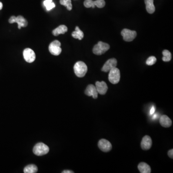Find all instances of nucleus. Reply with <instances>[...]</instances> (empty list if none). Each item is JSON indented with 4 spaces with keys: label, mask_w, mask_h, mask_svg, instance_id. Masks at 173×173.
<instances>
[{
    "label": "nucleus",
    "mask_w": 173,
    "mask_h": 173,
    "mask_svg": "<svg viewBox=\"0 0 173 173\" xmlns=\"http://www.w3.org/2000/svg\"><path fill=\"white\" fill-rule=\"evenodd\" d=\"M74 72L78 77H83L88 71V68L85 63L82 61L77 62L74 67Z\"/></svg>",
    "instance_id": "f257e3e1"
},
{
    "label": "nucleus",
    "mask_w": 173,
    "mask_h": 173,
    "mask_svg": "<svg viewBox=\"0 0 173 173\" xmlns=\"http://www.w3.org/2000/svg\"><path fill=\"white\" fill-rule=\"evenodd\" d=\"M49 151V147L43 143H38L36 144L33 149V153L37 156H44L47 154Z\"/></svg>",
    "instance_id": "f03ea898"
},
{
    "label": "nucleus",
    "mask_w": 173,
    "mask_h": 173,
    "mask_svg": "<svg viewBox=\"0 0 173 173\" xmlns=\"http://www.w3.org/2000/svg\"><path fill=\"white\" fill-rule=\"evenodd\" d=\"M110 49V45L106 43L102 42H98L93 48V52L95 55H101Z\"/></svg>",
    "instance_id": "7ed1b4c3"
},
{
    "label": "nucleus",
    "mask_w": 173,
    "mask_h": 173,
    "mask_svg": "<svg viewBox=\"0 0 173 173\" xmlns=\"http://www.w3.org/2000/svg\"><path fill=\"white\" fill-rule=\"evenodd\" d=\"M108 79L111 83L113 84H118L120 80V70L118 68H114L109 71Z\"/></svg>",
    "instance_id": "20e7f679"
},
{
    "label": "nucleus",
    "mask_w": 173,
    "mask_h": 173,
    "mask_svg": "<svg viewBox=\"0 0 173 173\" xmlns=\"http://www.w3.org/2000/svg\"><path fill=\"white\" fill-rule=\"evenodd\" d=\"M60 42L59 40H54L50 43L49 46V50L50 53L53 55L58 56L62 52L61 48Z\"/></svg>",
    "instance_id": "39448f33"
},
{
    "label": "nucleus",
    "mask_w": 173,
    "mask_h": 173,
    "mask_svg": "<svg viewBox=\"0 0 173 173\" xmlns=\"http://www.w3.org/2000/svg\"><path fill=\"white\" fill-rule=\"evenodd\" d=\"M121 35L123 37L124 41L131 42L136 37L137 32L128 29H124L121 31Z\"/></svg>",
    "instance_id": "423d86ee"
},
{
    "label": "nucleus",
    "mask_w": 173,
    "mask_h": 173,
    "mask_svg": "<svg viewBox=\"0 0 173 173\" xmlns=\"http://www.w3.org/2000/svg\"><path fill=\"white\" fill-rule=\"evenodd\" d=\"M23 57L27 62L31 63L35 60V53L32 49L26 48L23 51Z\"/></svg>",
    "instance_id": "0eeeda50"
},
{
    "label": "nucleus",
    "mask_w": 173,
    "mask_h": 173,
    "mask_svg": "<svg viewBox=\"0 0 173 173\" xmlns=\"http://www.w3.org/2000/svg\"><path fill=\"white\" fill-rule=\"evenodd\" d=\"M98 146L101 151L103 152H109L112 148V145L110 141L105 139H101L99 141Z\"/></svg>",
    "instance_id": "6e6552de"
},
{
    "label": "nucleus",
    "mask_w": 173,
    "mask_h": 173,
    "mask_svg": "<svg viewBox=\"0 0 173 173\" xmlns=\"http://www.w3.org/2000/svg\"><path fill=\"white\" fill-rule=\"evenodd\" d=\"M118 62L115 58H112L107 61L102 67V70L104 72H108L112 69L115 68L117 65Z\"/></svg>",
    "instance_id": "1a4fd4ad"
},
{
    "label": "nucleus",
    "mask_w": 173,
    "mask_h": 173,
    "mask_svg": "<svg viewBox=\"0 0 173 173\" xmlns=\"http://www.w3.org/2000/svg\"><path fill=\"white\" fill-rule=\"evenodd\" d=\"M85 93L87 96H93V98L94 99L97 98L98 95V93L96 86L93 84L89 85L88 86L85 91Z\"/></svg>",
    "instance_id": "9d476101"
},
{
    "label": "nucleus",
    "mask_w": 173,
    "mask_h": 173,
    "mask_svg": "<svg viewBox=\"0 0 173 173\" xmlns=\"http://www.w3.org/2000/svg\"><path fill=\"white\" fill-rule=\"evenodd\" d=\"M95 86L98 93L101 95H104L108 90V86L104 81H97L95 83Z\"/></svg>",
    "instance_id": "9b49d317"
},
{
    "label": "nucleus",
    "mask_w": 173,
    "mask_h": 173,
    "mask_svg": "<svg viewBox=\"0 0 173 173\" xmlns=\"http://www.w3.org/2000/svg\"><path fill=\"white\" fill-rule=\"evenodd\" d=\"M152 139L149 136H145L142 139L141 142V148L143 150H148L151 148L152 146Z\"/></svg>",
    "instance_id": "f8f14e48"
},
{
    "label": "nucleus",
    "mask_w": 173,
    "mask_h": 173,
    "mask_svg": "<svg viewBox=\"0 0 173 173\" xmlns=\"http://www.w3.org/2000/svg\"><path fill=\"white\" fill-rule=\"evenodd\" d=\"M160 123L164 127H169L172 124V122L168 116L163 115L160 118Z\"/></svg>",
    "instance_id": "ddd939ff"
},
{
    "label": "nucleus",
    "mask_w": 173,
    "mask_h": 173,
    "mask_svg": "<svg viewBox=\"0 0 173 173\" xmlns=\"http://www.w3.org/2000/svg\"><path fill=\"white\" fill-rule=\"evenodd\" d=\"M68 29L65 25H60L52 31V33L55 36H57L60 34H64L68 31Z\"/></svg>",
    "instance_id": "4468645a"
},
{
    "label": "nucleus",
    "mask_w": 173,
    "mask_h": 173,
    "mask_svg": "<svg viewBox=\"0 0 173 173\" xmlns=\"http://www.w3.org/2000/svg\"><path fill=\"white\" fill-rule=\"evenodd\" d=\"M138 169L141 173H151V168L149 165L145 162H140L138 165Z\"/></svg>",
    "instance_id": "2eb2a0df"
},
{
    "label": "nucleus",
    "mask_w": 173,
    "mask_h": 173,
    "mask_svg": "<svg viewBox=\"0 0 173 173\" xmlns=\"http://www.w3.org/2000/svg\"><path fill=\"white\" fill-rule=\"evenodd\" d=\"M18 24V29H21L22 27H26L28 24L27 20L21 16H18L16 19V22Z\"/></svg>",
    "instance_id": "dca6fc26"
},
{
    "label": "nucleus",
    "mask_w": 173,
    "mask_h": 173,
    "mask_svg": "<svg viewBox=\"0 0 173 173\" xmlns=\"http://www.w3.org/2000/svg\"><path fill=\"white\" fill-rule=\"evenodd\" d=\"M146 4V10L149 14H153L155 12L156 8L153 4V0H144Z\"/></svg>",
    "instance_id": "f3484780"
},
{
    "label": "nucleus",
    "mask_w": 173,
    "mask_h": 173,
    "mask_svg": "<svg viewBox=\"0 0 173 173\" xmlns=\"http://www.w3.org/2000/svg\"><path fill=\"white\" fill-rule=\"evenodd\" d=\"M72 36L73 38L79 40H81L84 37V33L78 27H76L75 31H73L72 33Z\"/></svg>",
    "instance_id": "a211bd4d"
},
{
    "label": "nucleus",
    "mask_w": 173,
    "mask_h": 173,
    "mask_svg": "<svg viewBox=\"0 0 173 173\" xmlns=\"http://www.w3.org/2000/svg\"><path fill=\"white\" fill-rule=\"evenodd\" d=\"M38 171V167L34 165H28L24 168L25 173H35Z\"/></svg>",
    "instance_id": "6ab92c4d"
},
{
    "label": "nucleus",
    "mask_w": 173,
    "mask_h": 173,
    "mask_svg": "<svg viewBox=\"0 0 173 173\" xmlns=\"http://www.w3.org/2000/svg\"><path fill=\"white\" fill-rule=\"evenodd\" d=\"M162 55H163V57H162V59L164 62H169L171 60V58H172L171 53L168 50H165L163 51Z\"/></svg>",
    "instance_id": "aec40b11"
},
{
    "label": "nucleus",
    "mask_w": 173,
    "mask_h": 173,
    "mask_svg": "<svg viewBox=\"0 0 173 173\" xmlns=\"http://www.w3.org/2000/svg\"><path fill=\"white\" fill-rule=\"evenodd\" d=\"M61 5L67 7V9L70 11L72 9V5L71 3V0H60Z\"/></svg>",
    "instance_id": "412c9836"
},
{
    "label": "nucleus",
    "mask_w": 173,
    "mask_h": 173,
    "mask_svg": "<svg viewBox=\"0 0 173 173\" xmlns=\"http://www.w3.org/2000/svg\"><path fill=\"white\" fill-rule=\"evenodd\" d=\"M84 5L86 8H90L92 7L93 8H94L95 7L94 5V1L93 0H85L84 2Z\"/></svg>",
    "instance_id": "4be33fe9"
},
{
    "label": "nucleus",
    "mask_w": 173,
    "mask_h": 173,
    "mask_svg": "<svg viewBox=\"0 0 173 173\" xmlns=\"http://www.w3.org/2000/svg\"><path fill=\"white\" fill-rule=\"evenodd\" d=\"M156 58L153 56H150L147 59L146 61V64L148 65H152L156 62Z\"/></svg>",
    "instance_id": "5701e85b"
},
{
    "label": "nucleus",
    "mask_w": 173,
    "mask_h": 173,
    "mask_svg": "<svg viewBox=\"0 0 173 173\" xmlns=\"http://www.w3.org/2000/svg\"><path fill=\"white\" fill-rule=\"evenodd\" d=\"M94 5L95 6H97L98 8H102L105 6V2L104 0H96L94 1Z\"/></svg>",
    "instance_id": "b1692460"
},
{
    "label": "nucleus",
    "mask_w": 173,
    "mask_h": 173,
    "mask_svg": "<svg viewBox=\"0 0 173 173\" xmlns=\"http://www.w3.org/2000/svg\"><path fill=\"white\" fill-rule=\"evenodd\" d=\"M55 3L52 2H50V4H48L47 5L45 6V7H46V10L47 11H50L51 10L53 9V8H55Z\"/></svg>",
    "instance_id": "393cba45"
},
{
    "label": "nucleus",
    "mask_w": 173,
    "mask_h": 173,
    "mask_svg": "<svg viewBox=\"0 0 173 173\" xmlns=\"http://www.w3.org/2000/svg\"><path fill=\"white\" fill-rule=\"evenodd\" d=\"M16 19H17V17H15V16H12L9 19V22L10 24H13V23H16Z\"/></svg>",
    "instance_id": "a878e982"
},
{
    "label": "nucleus",
    "mask_w": 173,
    "mask_h": 173,
    "mask_svg": "<svg viewBox=\"0 0 173 173\" xmlns=\"http://www.w3.org/2000/svg\"><path fill=\"white\" fill-rule=\"evenodd\" d=\"M168 155L169 157L171 159H173V149H171L168 152Z\"/></svg>",
    "instance_id": "bb28decb"
},
{
    "label": "nucleus",
    "mask_w": 173,
    "mask_h": 173,
    "mask_svg": "<svg viewBox=\"0 0 173 173\" xmlns=\"http://www.w3.org/2000/svg\"><path fill=\"white\" fill-rule=\"evenodd\" d=\"M155 111H156V108H155V107H154V106H152L151 110H150V111H149V114H150L151 115H153V114H154V112H155Z\"/></svg>",
    "instance_id": "cd10ccee"
},
{
    "label": "nucleus",
    "mask_w": 173,
    "mask_h": 173,
    "mask_svg": "<svg viewBox=\"0 0 173 173\" xmlns=\"http://www.w3.org/2000/svg\"><path fill=\"white\" fill-rule=\"evenodd\" d=\"M52 0H45L43 2V5L44 6H46L48 4H50V2H52Z\"/></svg>",
    "instance_id": "c85d7f7f"
},
{
    "label": "nucleus",
    "mask_w": 173,
    "mask_h": 173,
    "mask_svg": "<svg viewBox=\"0 0 173 173\" xmlns=\"http://www.w3.org/2000/svg\"><path fill=\"white\" fill-rule=\"evenodd\" d=\"M63 173H73L74 172L72 171H70V170H64V171L62 172Z\"/></svg>",
    "instance_id": "c756f323"
},
{
    "label": "nucleus",
    "mask_w": 173,
    "mask_h": 173,
    "mask_svg": "<svg viewBox=\"0 0 173 173\" xmlns=\"http://www.w3.org/2000/svg\"><path fill=\"white\" fill-rule=\"evenodd\" d=\"M2 6H3V5H2V2H0V10L2 9Z\"/></svg>",
    "instance_id": "7c9ffc66"
}]
</instances>
